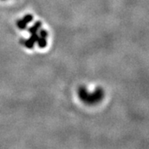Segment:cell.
<instances>
[{
	"instance_id": "1",
	"label": "cell",
	"mask_w": 149,
	"mask_h": 149,
	"mask_svg": "<svg viewBox=\"0 0 149 149\" xmlns=\"http://www.w3.org/2000/svg\"><path fill=\"white\" fill-rule=\"evenodd\" d=\"M41 22H37V23L34 24L30 29L29 32L31 33V37L27 39H25L24 41H22V43L27 47V48H32L34 43L37 42L38 46L40 47H45L47 44V32L44 30H40L41 27Z\"/></svg>"
},
{
	"instance_id": "2",
	"label": "cell",
	"mask_w": 149,
	"mask_h": 149,
	"mask_svg": "<svg viewBox=\"0 0 149 149\" xmlns=\"http://www.w3.org/2000/svg\"><path fill=\"white\" fill-rule=\"evenodd\" d=\"M79 95L83 101L93 104V103L100 101L101 100L104 95V92L102 91L100 88L96 89L94 92H89L85 88L81 87L79 90Z\"/></svg>"
},
{
	"instance_id": "3",
	"label": "cell",
	"mask_w": 149,
	"mask_h": 149,
	"mask_svg": "<svg viewBox=\"0 0 149 149\" xmlns=\"http://www.w3.org/2000/svg\"><path fill=\"white\" fill-rule=\"evenodd\" d=\"M32 20V15H26V16L24 17L22 19L19 20V21H17V27H19L20 29H25V28L27 27V24H28L29 22H31Z\"/></svg>"
}]
</instances>
